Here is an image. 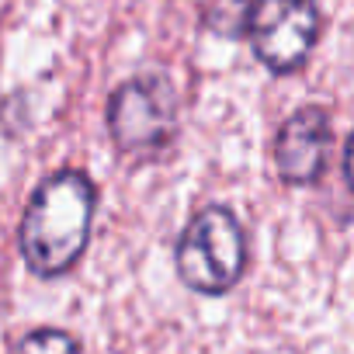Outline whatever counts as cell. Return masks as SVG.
Masks as SVG:
<instances>
[{
    "mask_svg": "<svg viewBox=\"0 0 354 354\" xmlns=\"http://www.w3.org/2000/svg\"><path fill=\"white\" fill-rule=\"evenodd\" d=\"M94 209H97V188L77 167L49 174L32 192L21 216L18 243L35 278H59L84 257Z\"/></svg>",
    "mask_w": 354,
    "mask_h": 354,
    "instance_id": "cell-1",
    "label": "cell"
},
{
    "mask_svg": "<svg viewBox=\"0 0 354 354\" xmlns=\"http://www.w3.org/2000/svg\"><path fill=\"white\" fill-rule=\"evenodd\" d=\"M177 278L198 295H226L247 271V233L226 205H205L174 250Z\"/></svg>",
    "mask_w": 354,
    "mask_h": 354,
    "instance_id": "cell-2",
    "label": "cell"
},
{
    "mask_svg": "<svg viewBox=\"0 0 354 354\" xmlns=\"http://www.w3.org/2000/svg\"><path fill=\"white\" fill-rule=\"evenodd\" d=\"M108 136L122 156L149 160L174 142L177 97L167 77L146 73L118 84L108 97Z\"/></svg>",
    "mask_w": 354,
    "mask_h": 354,
    "instance_id": "cell-3",
    "label": "cell"
},
{
    "mask_svg": "<svg viewBox=\"0 0 354 354\" xmlns=\"http://www.w3.org/2000/svg\"><path fill=\"white\" fill-rule=\"evenodd\" d=\"M247 35L271 73H295L319 39V8L316 0H257Z\"/></svg>",
    "mask_w": 354,
    "mask_h": 354,
    "instance_id": "cell-4",
    "label": "cell"
},
{
    "mask_svg": "<svg viewBox=\"0 0 354 354\" xmlns=\"http://www.w3.org/2000/svg\"><path fill=\"white\" fill-rule=\"evenodd\" d=\"M330 149V111L323 104H306L292 111L274 136V170L278 181L306 188L326 167Z\"/></svg>",
    "mask_w": 354,
    "mask_h": 354,
    "instance_id": "cell-5",
    "label": "cell"
},
{
    "mask_svg": "<svg viewBox=\"0 0 354 354\" xmlns=\"http://www.w3.org/2000/svg\"><path fill=\"white\" fill-rule=\"evenodd\" d=\"M257 0H209L205 25L223 39H243L250 32V15Z\"/></svg>",
    "mask_w": 354,
    "mask_h": 354,
    "instance_id": "cell-6",
    "label": "cell"
},
{
    "mask_svg": "<svg viewBox=\"0 0 354 354\" xmlns=\"http://www.w3.org/2000/svg\"><path fill=\"white\" fill-rule=\"evenodd\" d=\"M15 354H84V347L73 333L56 330V326H42V330L25 333L15 344Z\"/></svg>",
    "mask_w": 354,
    "mask_h": 354,
    "instance_id": "cell-7",
    "label": "cell"
},
{
    "mask_svg": "<svg viewBox=\"0 0 354 354\" xmlns=\"http://www.w3.org/2000/svg\"><path fill=\"white\" fill-rule=\"evenodd\" d=\"M344 177H347V188L354 192V132H351L347 149H344Z\"/></svg>",
    "mask_w": 354,
    "mask_h": 354,
    "instance_id": "cell-8",
    "label": "cell"
}]
</instances>
